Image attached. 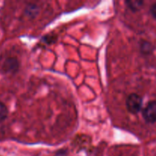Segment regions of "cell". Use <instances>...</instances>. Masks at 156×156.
<instances>
[{
    "label": "cell",
    "instance_id": "obj_1",
    "mask_svg": "<svg viewBox=\"0 0 156 156\" xmlns=\"http://www.w3.org/2000/svg\"><path fill=\"white\" fill-rule=\"evenodd\" d=\"M143 105L142 98L139 94L133 93L127 97L126 101V108L131 114H138L140 111Z\"/></svg>",
    "mask_w": 156,
    "mask_h": 156
},
{
    "label": "cell",
    "instance_id": "obj_2",
    "mask_svg": "<svg viewBox=\"0 0 156 156\" xmlns=\"http://www.w3.org/2000/svg\"><path fill=\"white\" fill-rule=\"evenodd\" d=\"M143 117L147 123H153L156 121V101H150L143 112Z\"/></svg>",
    "mask_w": 156,
    "mask_h": 156
},
{
    "label": "cell",
    "instance_id": "obj_3",
    "mask_svg": "<svg viewBox=\"0 0 156 156\" xmlns=\"http://www.w3.org/2000/svg\"><path fill=\"white\" fill-rule=\"evenodd\" d=\"M19 64L15 58H9L5 60L3 65V69L5 73H15L18 71Z\"/></svg>",
    "mask_w": 156,
    "mask_h": 156
},
{
    "label": "cell",
    "instance_id": "obj_4",
    "mask_svg": "<svg viewBox=\"0 0 156 156\" xmlns=\"http://www.w3.org/2000/svg\"><path fill=\"white\" fill-rule=\"evenodd\" d=\"M126 3L131 10L136 12V11H138L141 9V7L143 6V2L138 1V0H132V1H126Z\"/></svg>",
    "mask_w": 156,
    "mask_h": 156
},
{
    "label": "cell",
    "instance_id": "obj_5",
    "mask_svg": "<svg viewBox=\"0 0 156 156\" xmlns=\"http://www.w3.org/2000/svg\"><path fill=\"white\" fill-rule=\"evenodd\" d=\"M8 114H9L8 108H6V106L4 104L0 102V122L5 120L8 116Z\"/></svg>",
    "mask_w": 156,
    "mask_h": 156
},
{
    "label": "cell",
    "instance_id": "obj_6",
    "mask_svg": "<svg viewBox=\"0 0 156 156\" xmlns=\"http://www.w3.org/2000/svg\"><path fill=\"white\" fill-rule=\"evenodd\" d=\"M142 50L145 52V53H148V52L150 51V49H151V46L149 43L146 42L144 44H143V46H142Z\"/></svg>",
    "mask_w": 156,
    "mask_h": 156
},
{
    "label": "cell",
    "instance_id": "obj_7",
    "mask_svg": "<svg viewBox=\"0 0 156 156\" xmlns=\"http://www.w3.org/2000/svg\"><path fill=\"white\" fill-rule=\"evenodd\" d=\"M150 12L152 16H153L156 19V3H155L154 5H152V7H151L150 9Z\"/></svg>",
    "mask_w": 156,
    "mask_h": 156
}]
</instances>
